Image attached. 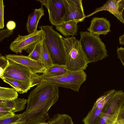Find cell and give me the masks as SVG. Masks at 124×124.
<instances>
[{"instance_id": "cell-32", "label": "cell", "mask_w": 124, "mask_h": 124, "mask_svg": "<svg viewBox=\"0 0 124 124\" xmlns=\"http://www.w3.org/2000/svg\"><path fill=\"white\" fill-rule=\"evenodd\" d=\"M115 123L117 124H124V118H118Z\"/></svg>"}, {"instance_id": "cell-2", "label": "cell", "mask_w": 124, "mask_h": 124, "mask_svg": "<svg viewBox=\"0 0 124 124\" xmlns=\"http://www.w3.org/2000/svg\"><path fill=\"white\" fill-rule=\"evenodd\" d=\"M63 39L66 69L71 71H84L89 63L79 40L74 36Z\"/></svg>"}, {"instance_id": "cell-19", "label": "cell", "mask_w": 124, "mask_h": 124, "mask_svg": "<svg viewBox=\"0 0 124 124\" xmlns=\"http://www.w3.org/2000/svg\"><path fill=\"white\" fill-rule=\"evenodd\" d=\"M102 110L94 104L87 115L82 120L84 124H95L101 114Z\"/></svg>"}, {"instance_id": "cell-21", "label": "cell", "mask_w": 124, "mask_h": 124, "mask_svg": "<svg viewBox=\"0 0 124 124\" xmlns=\"http://www.w3.org/2000/svg\"><path fill=\"white\" fill-rule=\"evenodd\" d=\"M17 92L13 88L0 87V100L7 101L18 98Z\"/></svg>"}, {"instance_id": "cell-1", "label": "cell", "mask_w": 124, "mask_h": 124, "mask_svg": "<svg viewBox=\"0 0 124 124\" xmlns=\"http://www.w3.org/2000/svg\"><path fill=\"white\" fill-rule=\"evenodd\" d=\"M58 87L47 81L38 84L28 96L27 106L23 113L26 124L46 122L48 111L58 99Z\"/></svg>"}, {"instance_id": "cell-30", "label": "cell", "mask_w": 124, "mask_h": 124, "mask_svg": "<svg viewBox=\"0 0 124 124\" xmlns=\"http://www.w3.org/2000/svg\"><path fill=\"white\" fill-rule=\"evenodd\" d=\"M16 24L15 22L13 21H8L7 23V28L10 30H13L16 27Z\"/></svg>"}, {"instance_id": "cell-14", "label": "cell", "mask_w": 124, "mask_h": 124, "mask_svg": "<svg viewBox=\"0 0 124 124\" xmlns=\"http://www.w3.org/2000/svg\"><path fill=\"white\" fill-rule=\"evenodd\" d=\"M44 15V10L42 6L38 9H35L29 15L26 24V29L28 34L32 33L37 30L39 21Z\"/></svg>"}, {"instance_id": "cell-25", "label": "cell", "mask_w": 124, "mask_h": 124, "mask_svg": "<svg viewBox=\"0 0 124 124\" xmlns=\"http://www.w3.org/2000/svg\"><path fill=\"white\" fill-rule=\"evenodd\" d=\"M15 115L9 109L0 105V119L10 117Z\"/></svg>"}, {"instance_id": "cell-9", "label": "cell", "mask_w": 124, "mask_h": 124, "mask_svg": "<svg viewBox=\"0 0 124 124\" xmlns=\"http://www.w3.org/2000/svg\"><path fill=\"white\" fill-rule=\"evenodd\" d=\"M48 13L49 20L55 26L62 24L66 14L63 0H46L45 6Z\"/></svg>"}, {"instance_id": "cell-5", "label": "cell", "mask_w": 124, "mask_h": 124, "mask_svg": "<svg viewBox=\"0 0 124 124\" xmlns=\"http://www.w3.org/2000/svg\"><path fill=\"white\" fill-rule=\"evenodd\" d=\"M86 74L84 70H69L64 74L54 77H43L40 75L41 82L47 81L58 87L71 89L78 92L81 85L86 80Z\"/></svg>"}, {"instance_id": "cell-27", "label": "cell", "mask_w": 124, "mask_h": 124, "mask_svg": "<svg viewBox=\"0 0 124 124\" xmlns=\"http://www.w3.org/2000/svg\"><path fill=\"white\" fill-rule=\"evenodd\" d=\"M3 0H0V29H3L4 27V8Z\"/></svg>"}, {"instance_id": "cell-33", "label": "cell", "mask_w": 124, "mask_h": 124, "mask_svg": "<svg viewBox=\"0 0 124 124\" xmlns=\"http://www.w3.org/2000/svg\"><path fill=\"white\" fill-rule=\"evenodd\" d=\"M119 44L121 45H124V33L119 38Z\"/></svg>"}, {"instance_id": "cell-15", "label": "cell", "mask_w": 124, "mask_h": 124, "mask_svg": "<svg viewBox=\"0 0 124 124\" xmlns=\"http://www.w3.org/2000/svg\"><path fill=\"white\" fill-rule=\"evenodd\" d=\"M28 101V99L18 98L7 101L0 100V105L9 109L15 113L23 110Z\"/></svg>"}, {"instance_id": "cell-11", "label": "cell", "mask_w": 124, "mask_h": 124, "mask_svg": "<svg viewBox=\"0 0 124 124\" xmlns=\"http://www.w3.org/2000/svg\"><path fill=\"white\" fill-rule=\"evenodd\" d=\"M5 56L8 60L25 66L35 73H43L46 69L41 62L33 59L28 55L8 54Z\"/></svg>"}, {"instance_id": "cell-23", "label": "cell", "mask_w": 124, "mask_h": 124, "mask_svg": "<svg viewBox=\"0 0 124 124\" xmlns=\"http://www.w3.org/2000/svg\"><path fill=\"white\" fill-rule=\"evenodd\" d=\"M26 120L23 113L10 117L0 119V124H26Z\"/></svg>"}, {"instance_id": "cell-34", "label": "cell", "mask_w": 124, "mask_h": 124, "mask_svg": "<svg viewBox=\"0 0 124 124\" xmlns=\"http://www.w3.org/2000/svg\"><path fill=\"white\" fill-rule=\"evenodd\" d=\"M33 124H48V122L39 123H35Z\"/></svg>"}, {"instance_id": "cell-3", "label": "cell", "mask_w": 124, "mask_h": 124, "mask_svg": "<svg viewBox=\"0 0 124 124\" xmlns=\"http://www.w3.org/2000/svg\"><path fill=\"white\" fill-rule=\"evenodd\" d=\"M43 39L53 64L65 65L66 59L63 37L54 30L53 26L41 25Z\"/></svg>"}, {"instance_id": "cell-17", "label": "cell", "mask_w": 124, "mask_h": 124, "mask_svg": "<svg viewBox=\"0 0 124 124\" xmlns=\"http://www.w3.org/2000/svg\"><path fill=\"white\" fill-rule=\"evenodd\" d=\"M0 78L5 82L13 87L20 94L27 93L31 87L29 85L18 80L3 77Z\"/></svg>"}, {"instance_id": "cell-7", "label": "cell", "mask_w": 124, "mask_h": 124, "mask_svg": "<svg viewBox=\"0 0 124 124\" xmlns=\"http://www.w3.org/2000/svg\"><path fill=\"white\" fill-rule=\"evenodd\" d=\"M102 113L107 117L106 124H113L119 118H124V92L116 90L105 103Z\"/></svg>"}, {"instance_id": "cell-31", "label": "cell", "mask_w": 124, "mask_h": 124, "mask_svg": "<svg viewBox=\"0 0 124 124\" xmlns=\"http://www.w3.org/2000/svg\"><path fill=\"white\" fill-rule=\"evenodd\" d=\"M119 9L124 21V0H121L119 5Z\"/></svg>"}, {"instance_id": "cell-20", "label": "cell", "mask_w": 124, "mask_h": 124, "mask_svg": "<svg viewBox=\"0 0 124 124\" xmlns=\"http://www.w3.org/2000/svg\"><path fill=\"white\" fill-rule=\"evenodd\" d=\"M41 57V62L46 69L53 65L51 56L43 38L42 41Z\"/></svg>"}, {"instance_id": "cell-18", "label": "cell", "mask_w": 124, "mask_h": 124, "mask_svg": "<svg viewBox=\"0 0 124 124\" xmlns=\"http://www.w3.org/2000/svg\"><path fill=\"white\" fill-rule=\"evenodd\" d=\"M69 71L65 65L53 64L52 66L46 69L45 71L40 75L49 77H56L62 75Z\"/></svg>"}, {"instance_id": "cell-29", "label": "cell", "mask_w": 124, "mask_h": 124, "mask_svg": "<svg viewBox=\"0 0 124 124\" xmlns=\"http://www.w3.org/2000/svg\"><path fill=\"white\" fill-rule=\"evenodd\" d=\"M118 58L120 60L124 66V48L122 47L117 48Z\"/></svg>"}, {"instance_id": "cell-22", "label": "cell", "mask_w": 124, "mask_h": 124, "mask_svg": "<svg viewBox=\"0 0 124 124\" xmlns=\"http://www.w3.org/2000/svg\"><path fill=\"white\" fill-rule=\"evenodd\" d=\"M48 122V124H73L72 118L65 114L55 115Z\"/></svg>"}, {"instance_id": "cell-28", "label": "cell", "mask_w": 124, "mask_h": 124, "mask_svg": "<svg viewBox=\"0 0 124 124\" xmlns=\"http://www.w3.org/2000/svg\"><path fill=\"white\" fill-rule=\"evenodd\" d=\"M14 31L13 30H10L8 29H3L0 31V42L4 39L9 37L12 35Z\"/></svg>"}, {"instance_id": "cell-13", "label": "cell", "mask_w": 124, "mask_h": 124, "mask_svg": "<svg viewBox=\"0 0 124 124\" xmlns=\"http://www.w3.org/2000/svg\"><path fill=\"white\" fill-rule=\"evenodd\" d=\"M121 0H108L102 7L97 8L93 13L86 16L88 17L99 12L106 10L110 12L115 16L120 21L124 24L122 15L119 9V5Z\"/></svg>"}, {"instance_id": "cell-35", "label": "cell", "mask_w": 124, "mask_h": 124, "mask_svg": "<svg viewBox=\"0 0 124 124\" xmlns=\"http://www.w3.org/2000/svg\"><path fill=\"white\" fill-rule=\"evenodd\" d=\"M113 124H116V123H114Z\"/></svg>"}, {"instance_id": "cell-26", "label": "cell", "mask_w": 124, "mask_h": 124, "mask_svg": "<svg viewBox=\"0 0 124 124\" xmlns=\"http://www.w3.org/2000/svg\"><path fill=\"white\" fill-rule=\"evenodd\" d=\"M8 60L6 57L0 54V77L2 76L4 71L8 65Z\"/></svg>"}, {"instance_id": "cell-8", "label": "cell", "mask_w": 124, "mask_h": 124, "mask_svg": "<svg viewBox=\"0 0 124 124\" xmlns=\"http://www.w3.org/2000/svg\"><path fill=\"white\" fill-rule=\"evenodd\" d=\"M43 38L42 30H36L32 33L25 36H18L10 44L9 49L16 54L23 50L29 54L32 48Z\"/></svg>"}, {"instance_id": "cell-10", "label": "cell", "mask_w": 124, "mask_h": 124, "mask_svg": "<svg viewBox=\"0 0 124 124\" xmlns=\"http://www.w3.org/2000/svg\"><path fill=\"white\" fill-rule=\"evenodd\" d=\"M66 14L63 23L70 21L78 23L82 22L86 16L84 12L82 0H63Z\"/></svg>"}, {"instance_id": "cell-16", "label": "cell", "mask_w": 124, "mask_h": 124, "mask_svg": "<svg viewBox=\"0 0 124 124\" xmlns=\"http://www.w3.org/2000/svg\"><path fill=\"white\" fill-rule=\"evenodd\" d=\"M78 23L75 22L70 21L56 26V29L66 37L71 35H76L78 31Z\"/></svg>"}, {"instance_id": "cell-24", "label": "cell", "mask_w": 124, "mask_h": 124, "mask_svg": "<svg viewBox=\"0 0 124 124\" xmlns=\"http://www.w3.org/2000/svg\"><path fill=\"white\" fill-rule=\"evenodd\" d=\"M42 40L37 43L31 49L30 53L28 55L31 58L39 61L41 62V53Z\"/></svg>"}, {"instance_id": "cell-6", "label": "cell", "mask_w": 124, "mask_h": 124, "mask_svg": "<svg viewBox=\"0 0 124 124\" xmlns=\"http://www.w3.org/2000/svg\"><path fill=\"white\" fill-rule=\"evenodd\" d=\"M8 60V65L0 77L18 80L29 85L31 87L41 82L39 79L40 75L33 73L25 66Z\"/></svg>"}, {"instance_id": "cell-4", "label": "cell", "mask_w": 124, "mask_h": 124, "mask_svg": "<svg viewBox=\"0 0 124 124\" xmlns=\"http://www.w3.org/2000/svg\"><path fill=\"white\" fill-rule=\"evenodd\" d=\"M79 40L89 63L97 62L108 56L106 46L99 35L89 31H81Z\"/></svg>"}, {"instance_id": "cell-12", "label": "cell", "mask_w": 124, "mask_h": 124, "mask_svg": "<svg viewBox=\"0 0 124 124\" xmlns=\"http://www.w3.org/2000/svg\"><path fill=\"white\" fill-rule=\"evenodd\" d=\"M110 22L103 17H94L91 21L89 27L87 29L93 34L105 35L111 31Z\"/></svg>"}]
</instances>
